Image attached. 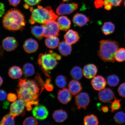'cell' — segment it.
Returning a JSON list of instances; mask_svg holds the SVG:
<instances>
[{"label":"cell","mask_w":125,"mask_h":125,"mask_svg":"<svg viewBox=\"0 0 125 125\" xmlns=\"http://www.w3.org/2000/svg\"><path fill=\"white\" fill-rule=\"evenodd\" d=\"M41 81L38 75L35 80L26 78L19 80L16 89L17 96L18 99L25 102L26 110L28 111L32 110V106L38 104L40 87L43 84Z\"/></svg>","instance_id":"6da1fadb"},{"label":"cell","mask_w":125,"mask_h":125,"mask_svg":"<svg viewBox=\"0 0 125 125\" xmlns=\"http://www.w3.org/2000/svg\"><path fill=\"white\" fill-rule=\"evenodd\" d=\"M25 16L18 9L9 10L5 14L2 19L3 25L6 29L11 31H22L26 25Z\"/></svg>","instance_id":"7a4b0ae2"},{"label":"cell","mask_w":125,"mask_h":125,"mask_svg":"<svg viewBox=\"0 0 125 125\" xmlns=\"http://www.w3.org/2000/svg\"><path fill=\"white\" fill-rule=\"evenodd\" d=\"M31 14L29 20V23L32 25L36 23L44 24L50 21H55L58 18V16L56 14L50 6L43 7L38 5L36 8L33 9L30 8Z\"/></svg>","instance_id":"3957f363"},{"label":"cell","mask_w":125,"mask_h":125,"mask_svg":"<svg viewBox=\"0 0 125 125\" xmlns=\"http://www.w3.org/2000/svg\"><path fill=\"white\" fill-rule=\"evenodd\" d=\"M99 43L98 55L100 58L105 62H115V55L119 47L118 43L109 40H102Z\"/></svg>","instance_id":"277c9868"},{"label":"cell","mask_w":125,"mask_h":125,"mask_svg":"<svg viewBox=\"0 0 125 125\" xmlns=\"http://www.w3.org/2000/svg\"><path fill=\"white\" fill-rule=\"evenodd\" d=\"M62 59L60 55L50 50L44 53L39 54L38 63L42 71L46 76H49L48 72L53 69Z\"/></svg>","instance_id":"5b68a950"},{"label":"cell","mask_w":125,"mask_h":125,"mask_svg":"<svg viewBox=\"0 0 125 125\" xmlns=\"http://www.w3.org/2000/svg\"><path fill=\"white\" fill-rule=\"evenodd\" d=\"M42 25L44 28L43 37L57 36L59 35L60 29L55 21H48Z\"/></svg>","instance_id":"8992f818"},{"label":"cell","mask_w":125,"mask_h":125,"mask_svg":"<svg viewBox=\"0 0 125 125\" xmlns=\"http://www.w3.org/2000/svg\"><path fill=\"white\" fill-rule=\"evenodd\" d=\"M25 103L22 100L18 99L12 102L10 106V113L16 116H24L25 114Z\"/></svg>","instance_id":"52a82bcc"},{"label":"cell","mask_w":125,"mask_h":125,"mask_svg":"<svg viewBox=\"0 0 125 125\" xmlns=\"http://www.w3.org/2000/svg\"><path fill=\"white\" fill-rule=\"evenodd\" d=\"M78 4L75 3L61 4L56 10L57 15H63L70 14L78 9Z\"/></svg>","instance_id":"ba28073f"},{"label":"cell","mask_w":125,"mask_h":125,"mask_svg":"<svg viewBox=\"0 0 125 125\" xmlns=\"http://www.w3.org/2000/svg\"><path fill=\"white\" fill-rule=\"evenodd\" d=\"M90 101L89 95L85 92H82L78 94L75 98V103L78 109L84 108L86 109L89 104Z\"/></svg>","instance_id":"9c48e42d"},{"label":"cell","mask_w":125,"mask_h":125,"mask_svg":"<svg viewBox=\"0 0 125 125\" xmlns=\"http://www.w3.org/2000/svg\"><path fill=\"white\" fill-rule=\"evenodd\" d=\"M32 114L37 119L42 120L47 117L49 113L48 109L45 106L38 104L33 109Z\"/></svg>","instance_id":"30bf717a"},{"label":"cell","mask_w":125,"mask_h":125,"mask_svg":"<svg viewBox=\"0 0 125 125\" xmlns=\"http://www.w3.org/2000/svg\"><path fill=\"white\" fill-rule=\"evenodd\" d=\"M2 46L6 51L11 52L14 51L18 46V43L15 37H7L3 40Z\"/></svg>","instance_id":"8fae6325"},{"label":"cell","mask_w":125,"mask_h":125,"mask_svg":"<svg viewBox=\"0 0 125 125\" xmlns=\"http://www.w3.org/2000/svg\"><path fill=\"white\" fill-rule=\"evenodd\" d=\"M98 96L100 100L104 103L110 102L115 97L114 92L109 88H104L100 91Z\"/></svg>","instance_id":"7c38bea8"},{"label":"cell","mask_w":125,"mask_h":125,"mask_svg":"<svg viewBox=\"0 0 125 125\" xmlns=\"http://www.w3.org/2000/svg\"><path fill=\"white\" fill-rule=\"evenodd\" d=\"M24 51L29 54L32 53L36 52L38 49L39 44L36 40L32 38L27 39L23 44Z\"/></svg>","instance_id":"4fadbf2b"},{"label":"cell","mask_w":125,"mask_h":125,"mask_svg":"<svg viewBox=\"0 0 125 125\" xmlns=\"http://www.w3.org/2000/svg\"><path fill=\"white\" fill-rule=\"evenodd\" d=\"M91 83L94 89L97 91H101L105 88L107 84L105 79L101 75L94 77L91 80Z\"/></svg>","instance_id":"5bb4252c"},{"label":"cell","mask_w":125,"mask_h":125,"mask_svg":"<svg viewBox=\"0 0 125 125\" xmlns=\"http://www.w3.org/2000/svg\"><path fill=\"white\" fill-rule=\"evenodd\" d=\"M65 41L70 45L74 44L79 41L80 37L78 32L72 29L69 30L64 37Z\"/></svg>","instance_id":"9a60e30c"},{"label":"cell","mask_w":125,"mask_h":125,"mask_svg":"<svg viewBox=\"0 0 125 125\" xmlns=\"http://www.w3.org/2000/svg\"><path fill=\"white\" fill-rule=\"evenodd\" d=\"M57 98L62 104H67L71 100V94L68 89L64 87L61 90L59 91L58 93Z\"/></svg>","instance_id":"2e32d148"},{"label":"cell","mask_w":125,"mask_h":125,"mask_svg":"<svg viewBox=\"0 0 125 125\" xmlns=\"http://www.w3.org/2000/svg\"><path fill=\"white\" fill-rule=\"evenodd\" d=\"M98 72L97 67L93 64H89L84 66L83 72V75L88 79H91L95 77Z\"/></svg>","instance_id":"e0dca14e"},{"label":"cell","mask_w":125,"mask_h":125,"mask_svg":"<svg viewBox=\"0 0 125 125\" xmlns=\"http://www.w3.org/2000/svg\"><path fill=\"white\" fill-rule=\"evenodd\" d=\"M73 21L74 24L81 27L85 26L90 20L88 17L83 14L77 13L73 16Z\"/></svg>","instance_id":"ac0fdd59"},{"label":"cell","mask_w":125,"mask_h":125,"mask_svg":"<svg viewBox=\"0 0 125 125\" xmlns=\"http://www.w3.org/2000/svg\"><path fill=\"white\" fill-rule=\"evenodd\" d=\"M57 22L59 29L61 31H67L71 26V21L68 17L65 16H62L58 18Z\"/></svg>","instance_id":"d6986e66"},{"label":"cell","mask_w":125,"mask_h":125,"mask_svg":"<svg viewBox=\"0 0 125 125\" xmlns=\"http://www.w3.org/2000/svg\"><path fill=\"white\" fill-rule=\"evenodd\" d=\"M68 90L73 95H77L82 90V87L80 82L75 80L70 81L68 84Z\"/></svg>","instance_id":"ffe728a7"},{"label":"cell","mask_w":125,"mask_h":125,"mask_svg":"<svg viewBox=\"0 0 125 125\" xmlns=\"http://www.w3.org/2000/svg\"><path fill=\"white\" fill-rule=\"evenodd\" d=\"M58 49L60 53L64 56L70 55L72 50L71 45L69 44L65 41L59 43Z\"/></svg>","instance_id":"44dd1931"},{"label":"cell","mask_w":125,"mask_h":125,"mask_svg":"<svg viewBox=\"0 0 125 125\" xmlns=\"http://www.w3.org/2000/svg\"><path fill=\"white\" fill-rule=\"evenodd\" d=\"M31 33L36 38L39 40L43 39L44 28L42 24L31 26Z\"/></svg>","instance_id":"7402d4cb"},{"label":"cell","mask_w":125,"mask_h":125,"mask_svg":"<svg viewBox=\"0 0 125 125\" xmlns=\"http://www.w3.org/2000/svg\"><path fill=\"white\" fill-rule=\"evenodd\" d=\"M9 77L13 79H20L23 74L22 70L19 67L13 66L9 68L8 72Z\"/></svg>","instance_id":"603a6c76"},{"label":"cell","mask_w":125,"mask_h":125,"mask_svg":"<svg viewBox=\"0 0 125 125\" xmlns=\"http://www.w3.org/2000/svg\"><path fill=\"white\" fill-rule=\"evenodd\" d=\"M54 119L57 123L62 122L66 120L68 117V115L66 112L62 109L55 111L52 114Z\"/></svg>","instance_id":"cb8c5ba5"},{"label":"cell","mask_w":125,"mask_h":125,"mask_svg":"<svg viewBox=\"0 0 125 125\" xmlns=\"http://www.w3.org/2000/svg\"><path fill=\"white\" fill-rule=\"evenodd\" d=\"M45 43L46 47L50 49H55L59 46V39L57 36L47 37L45 40Z\"/></svg>","instance_id":"d4e9b609"},{"label":"cell","mask_w":125,"mask_h":125,"mask_svg":"<svg viewBox=\"0 0 125 125\" xmlns=\"http://www.w3.org/2000/svg\"><path fill=\"white\" fill-rule=\"evenodd\" d=\"M101 29L104 35H108L114 32L115 31V26L111 22H106L103 25Z\"/></svg>","instance_id":"484cf974"},{"label":"cell","mask_w":125,"mask_h":125,"mask_svg":"<svg viewBox=\"0 0 125 125\" xmlns=\"http://www.w3.org/2000/svg\"><path fill=\"white\" fill-rule=\"evenodd\" d=\"M22 71L23 74L25 76H30L34 75L35 73V69L32 64L28 62L23 65Z\"/></svg>","instance_id":"4316f807"},{"label":"cell","mask_w":125,"mask_h":125,"mask_svg":"<svg viewBox=\"0 0 125 125\" xmlns=\"http://www.w3.org/2000/svg\"><path fill=\"white\" fill-rule=\"evenodd\" d=\"M16 117L9 113L5 115L0 121V125H14L15 118Z\"/></svg>","instance_id":"83f0119b"},{"label":"cell","mask_w":125,"mask_h":125,"mask_svg":"<svg viewBox=\"0 0 125 125\" xmlns=\"http://www.w3.org/2000/svg\"><path fill=\"white\" fill-rule=\"evenodd\" d=\"M70 74L73 79L75 80H79L82 77L83 71L80 67L75 66L71 70Z\"/></svg>","instance_id":"f1b7e54d"},{"label":"cell","mask_w":125,"mask_h":125,"mask_svg":"<svg viewBox=\"0 0 125 125\" xmlns=\"http://www.w3.org/2000/svg\"><path fill=\"white\" fill-rule=\"evenodd\" d=\"M98 123L99 122L97 117L93 114L86 115L84 118V125H97Z\"/></svg>","instance_id":"f546056e"},{"label":"cell","mask_w":125,"mask_h":125,"mask_svg":"<svg viewBox=\"0 0 125 125\" xmlns=\"http://www.w3.org/2000/svg\"><path fill=\"white\" fill-rule=\"evenodd\" d=\"M67 81V78L65 76L62 75H59L56 78L55 84L59 88H63L66 86Z\"/></svg>","instance_id":"4dcf8cb0"},{"label":"cell","mask_w":125,"mask_h":125,"mask_svg":"<svg viewBox=\"0 0 125 125\" xmlns=\"http://www.w3.org/2000/svg\"><path fill=\"white\" fill-rule=\"evenodd\" d=\"M115 60L119 62L125 61V48H119L116 52L115 55Z\"/></svg>","instance_id":"1f68e13d"},{"label":"cell","mask_w":125,"mask_h":125,"mask_svg":"<svg viewBox=\"0 0 125 125\" xmlns=\"http://www.w3.org/2000/svg\"><path fill=\"white\" fill-rule=\"evenodd\" d=\"M119 78L116 75L112 74L108 76L107 83L108 85L111 87H115L119 82Z\"/></svg>","instance_id":"d6a6232c"},{"label":"cell","mask_w":125,"mask_h":125,"mask_svg":"<svg viewBox=\"0 0 125 125\" xmlns=\"http://www.w3.org/2000/svg\"><path fill=\"white\" fill-rule=\"evenodd\" d=\"M114 119L118 124H123L125 122V113L122 111L117 112L114 115Z\"/></svg>","instance_id":"836d02e7"},{"label":"cell","mask_w":125,"mask_h":125,"mask_svg":"<svg viewBox=\"0 0 125 125\" xmlns=\"http://www.w3.org/2000/svg\"><path fill=\"white\" fill-rule=\"evenodd\" d=\"M22 124L24 125H37L38 124V122L36 119L32 116L27 117L23 121Z\"/></svg>","instance_id":"e575fe53"},{"label":"cell","mask_w":125,"mask_h":125,"mask_svg":"<svg viewBox=\"0 0 125 125\" xmlns=\"http://www.w3.org/2000/svg\"><path fill=\"white\" fill-rule=\"evenodd\" d=\"M121 100L115 98V100L112 103L111 105V111L114 112L119 109L121 107Z\"/></svg>","instance_id":"d590c367"},{"label":"cell","mask_w":125,"mask_h":125,"mask_svg":"<svg viewBox=\"0 0 125 125\" xmlns=\"http://www.w3.org/2000/svg\"><path fill=\"white\" fill-rule=\"evenodd\" d=\"M118 91L120 96L125 98V83H123L120 85L118 87Z\"/></svg>","instance_id":"8d00e7d4"},{"label":"cell","mask_w":125,"mask_h":125,"mask_svg":"<svg viewBox=\"0 0 125 125\" xmlns=\"http://www.w3.org/2000/svg\"><path fill=\"white\" fill-rule=\"evenodd\" d=\"M18 96L15 94L12 93H10L7 95V100L10 102H13L16 101Z\"/></svg>","instance_id":"74e56055"},{"label":"cell","mask_w":125,"mask_h":125,"mask_svg":"<svg viewBox=\"0 0 125 125\" xmlns=\"http://www.w3.org/2000/svg\"><path fill=\"white\" fill-rule=\"evenodd\" d=\"M42 0H24L26 4L29 6H33L37 5Z\"/></svg>","instance_id":"f35d334b"},{"label":"cell","mask_w":125,"mask_h":125,"mask_svg":"<svg viewBox=\"0 0 125 125\" xmlns=\"http://www.w3.org/2000/svg\"><path fill=\"white\" fill-rule=\"evenodd\" d=\"M108 3H110L114 7H118L121 5L123 0H107Z\"/></svg>","instance_id":"ab89813d"},{"label":"cell","mask_w":125,"mask_h":125,"mask_svg":"<svg viewBox=\"0 0 125 125\" xmlns=\"http://www.w3.org/2000/svg\"><path fill=\"white\" fill-rule=\"evenodd\" d=\"M7 93L3 90H0V101L5 100L7 98Z\"/></svg>","instance_id":"60d3db41"},{"label":"cell","mask_w":125,"mask_h":125,"mask_svg":"<svg viewBox=\"0 0 125 125\" xmlns=\"http://www.w3.org/2000/svg\"><path fill=\"white\" fill-rule=\"evenodd\" d=\"M9 4L13 7H16L20 3L21 0H8Z\"/></svg>","instance_id":"b9f144b4"},{"label":"cell","mask_w":125,"mask_h":125,"mask_svg":"<svg viewBox=\"0 0 125 125\" xmlns=\"http://www.w3.org/2000/svg\"><path fill=\"white\" fill-rule=\"evenodd\" d=\"M5 11V9L4 5L2 3L0 2V18L4 15Z\"/></svg>","instance_id":"7bdbcfd3"},{"label":"cell","mask_w":125,"mask_h":125,"mask_svg":"<svg viewBox=\"0 0 125 125\" xmlns=\"http://www.w3.org/2000/svg\"><path fill=\"white\" fill-rule=\"evenodd\" d=\"M112 4L110 3H108L104 5V9L107 10H110L112 9Z\"/></svg>","instance_id":"ee69618b"},{"label":"cell","mask_w":125,"mask_h":125,"mask_svg":"<svg viewBox=\"0 0 125 125\" xmlns=\"http://www.w3.org/2000/svg\"><path fill=\"white\" fill-rule=\"evenodd\" d=\"M102 111L104 113H107L109 111V108L107 106H103L101 107Z\"/></svg>","instance_id":"f6af8a7d"},{"label":"cell","mask_w":125,"mask_h":125,"mask_svg":"<svg viewBox=\"0 0 125 125\" xmlns=\"http://www.w3.org/2000/svg\"><path fill=\"white\" fill-rule=\"evenodd\" d=\"M3 82V78L1 76H0V87L2 85Z\"/></svg>","instance_id":"bcb514c9"},{"label":"cell","mask_w":125,"mask_h":125,"mask_svg":"<svg viewBox=\"0 0 125 125\" xmlns=\"http://www.w3.org/2000/svg\"><path fill=\"white\" fill-rule=\"evenodd\" d=\"M124 4V6H125V0Z\"/></svg>","instance_id":"7dc6e473"}]
</instances>
